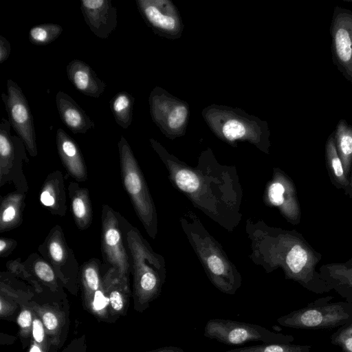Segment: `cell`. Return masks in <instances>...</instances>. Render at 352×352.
Wrapping results in <instances>:
<instances>
[{
  "instance_id": "9",
  "label": "cell",
  "mask_w": 352,
  "mask_h": 352,
  "mask_svg": "<svg viewBox=\"0 0 352 352\" xmlns=\"http://www.w3.org/2000/svg\"><path fill=\"white\" fill-rule=\"evenodd\" d=\"M38 251L52 267L63 287L76 295L80 285V267L60 226L50 230Z\"/></svg>"
},
{
  "instance_id": "14",
  "label": "cell",
  "mask_w": 352,
  "mask_h": 352,
  "mask_svg": "<svg viewBox=\"0 0 352 352\" xmlns=\"http://www.w3.org/2000/svg\"><path fill=\"white\" fill-rule=\"evenodd\" d=\"M102 263L96 258L85 261L80 266V285L84 308L98 320L111 322L109 313V301L106 296Z\"/></svg>"
},
{
  "instance_id": "8",
  "label": "cell",
  "mask_w": 352,
  "mask_h": 352,
  "mask_svg": "<svg viewBox=\"0 0 352 352\" xmlns=\"http://www.w3.org/2000/svg\"><path fill=\"white\" fill-rule=\"evenodd\" d=\"M204 336L228 345H241L250 342L289 343L294 338L276 333L255 324L230 319H210L206 324Z\"/></svg>"
},
{
  "instance_id": "7",
  "label": "cell",
  "mask_w": 352,
  "mask_h": 352,
  "mask_svg": "<svg viewBox=\"0 0 352 352\" xmlns=\"http://www.w3.org/2000/svg\"><path fill=\"white\" fill-rule=\"evenodd\" d=\"M101 252L107 267L113 268L122 282L129 286L130 259L122 226V215L107 204L101 211Z\"/></svg>"
},
{
  "instance_id": "34",
  "label": "cell",
  "mask_w": 352,
  "mask_h": 352,
  "mask_svg": "<svg viewBox=\"0 0 352 352\" xmlns=\"http://www.w3.org/2000/svg\"><path fill=\"white\" fill-rule=\"evenodd\" d=\"M20 305L12 298L0 293V318L14 320L20 311Z\"/></svg>"
},
{
  "instance_id": "36",
  "label": "cell",
  "mask_w": 352,
  "mask_h": 352,
  "mask_svg": "<svg viewBox=\"0 0 352 352\" xmlns=\"http://www.w3.org/2000/svg\"><path fill=\"white\" fill-rule=\"evenodd\" d=\"M331 342L341 348V352H352V331L343 326L333 334Z\"/></svg>"
},
{
  "instance_id": "6",
  "label": "cell",
  "mask_w": 352,
  "mask_h": 352,
  "mask_svg": "<svg viewBox=\"0 0 352 352\" xmlns=\"http://www.w3.org/2000/svg\"><path fill=\"white\" fill-rule=\"evenodd\" d=\"M279 324L301 329H331L352 322V302L329 303L318 299L277 319Z\"/></svg>"
},
{
  "instance_id": "42",
  "label": "cell",
  "mask_w": 352,
  "mask_h": 352,
  "mask_svg": "<svg viewBox=\"0 0 352 352\" xmlns=\"http://www.w3.org/2000/svg\"><path fill=\"white\" fill-rule=\"evenodd\" d=\"M349 182H350L349 188L348 192L346 194V195H347L349 197L352 199V170L351 173L350 177H349Z\"/></svg>"
},
{
  "instance_id": "19",
  "label": "cell",
  "mask_w": 352,
  "mask_h": 352,
  "mask_svg": "<svg viewBox=\"0 0 352 352\" xmlns=\"http://www.w3.org/2000/svg\"><path fill=\"white\" fill-rule=\"evenodd\" d=\"M103 285L109 301V313L111 322L126 314L129 299L132 294L130 287H126L120 279L116 272L107 267L102 275Z\"/></svg>"
},
{
  "instance_id": "30",
  "label": "cell",
  "mask_w": 352,
  "mask_h": 352,
  "mask_svg": "<svg viewBox=\"0 0 352 352\" xmlns=\"http://www.w3.org/2000/svg\"><path fill=\"white\" fill-rule=\"evenodd\" d=\"M58 349L47 336L41 320L34 312L31 340L27 352H57Z\"/></svg>"
},
{
  "instance_id": "12",
  "label": "cell",
  "mask_w": 352,
  "mask_h": 352,
  "mask_svg": "<svg viewBox=\"0 0 352 352\" xmlns=\"http://www.w3.org/2000/svg\"><path fill=\"white\" fill-rule=\"evenodd\" d=\"M329 32L332 61L352 87V10L336 6Z\"/></svg>"
},
{
  "instance_id": "43",
  "label": "cell",
  "mask_w": 352,
  "mask_h": 352,
  "mask_svg": "<svg viewBox=\"0 0 352 352\" xmlns=\"http://www.w3.org/2000/svg\"><path fill=\"white\" fill-rule=\"evenodd\" d=\"M344 326H346L348 329H349L352 331V322L347 325H344Z\"/></svg>"
},
{
  "instance_id": "4",
  "label": "cell",
  "mask_w": 352,
  "mask_h": 352,
  "mask_svg": "<svg viewBox=\"0 0 352 352\" xmlns=\"http://www.w3.org/2000/svg\"><path fill=\"white\" fill-rule=\"evenodd\" d=\"M179 221L211 283L223 294H236L241 285V275L221 245L192 210L182 212Z\"/></svg>"
},
{
  "instance_id": "29",
  "label": "cell",
  "mask_w": 352,
  "mask_h": 352,
  "mask_svg": "<svg viewBox=\"0 0 352 352\" xmlns=\"http://www.w3.org/2000/svg\"><path fill=\"white\" fill-rule=\"evenodd\" d=\"M134 98L126 91H120L110 101V108L116 123L127 129L132 122Z\"/></svg>"
},
{
  "instance_id": "11",
  "label": "cell",
  "mask_w": 352,
  "mask_h": 352,
  "mask_svg": "<svg viewBox=\"0 0 352 352\" xmlns=\"http://www.w3.org/2000/svg\"><path fill=\"white\" fill-rule=\"evenodd\" d=\"M11 126L32 157L38 154L33 116L21 88L12 79L7 80V94H1Z\"/></svg>"
},
{
  "instance_id": "28",
  "label": "cell",
  "mask_w": 352,
  "mask_h": 352,
  "mask_svg": "<svg viewBox=\"0 0 352 352\" xmlns=\"http://www.w3.org/2000/svg\"><path fill=\"white\" fill-rule=\"evenodd\" d=\"M136 3L142 15L153 28L165 31H170L175 28V19L162 10L160 2L137 0Z\"/></svg>"
},
{
  "instance_id": "38",
  "label": "cell",
  "mask_w": 352,
  "mask_h": 352,
  "mask_svg": "<svg viewBox=\"0 0 352 352\" xmlns=\"http://www.w3.org/2000/svg\"><path fill=\"white\" fill-rule=\"evenodd\" d=\"M86 337L82 335L72 340L61 352H87Z\"/></svg>"
},
{
  "instance_id": "41",
  "label": "cell",
  "mask_w": 352,
  "mask_h": 352,
  "mask_svg": "<svg viewBox=\"0 0 352 352\" xmlns=\"http://www.w3.org/2000/svg\"><path fill=\"white\" fill-rule=\"evenodd\" d=\"M146 352H186L182 348L175 346H167Z\"/></svg>"
},
{
  "instance_id": "35",
  "label": "cell",
  "mask_w": 352,
  "mask_h": 352,
  "mask_svg": "<svg viewBox=\"0 0 352 352\" xmlns=\"http://www.w3.org/2000/svg\"><path fill=\"white\" fill-rule=\"evenodd\" d=\"M246 133L244 124L237 120H228L222 128L223 137L229 142L243 138L246 135Z\"/></svg>"
},
{
  "instance_id": "25",
  "label": "cell",
  "mask_w": 352,
  "mask_h": 352,
  "mask_svg": "<svg viewBox=\"0 0 352 352\" xmlns=\"http://www.w3.org/2000/svg\"><path fill=\"white\" fill-rule=\"evenodd\" d=\"M25 193L16 190L1 197L0 206V232L19 226L23 222Z\"/></svg>"
},
{
  "instance_id": "27",
  "label": "cell",
  "mask_w": 352,
  "mask_h": 352,
  "mask_svg": "<svg viewBox=\"0 0 352 352\" xmlns=\"http://www.w3.org/2000/svg\"><path fill=\"white\" fill-rule=\"evenodd\" d=\"M333 133L338 153L349 179L352 170V124L344 119H340Z\"/></svg>"
},
{
  "instance_id": "31",
  "label": "cell",
  "mask_w": 352,
  "mask_h": 352,
  "mask_svg": "<svg viewBox=\"0 0 352 352\" xmlns=\"http://www.w3.org/2000/svg\"><path fill=\"white\" fill-rule=\"evenodd\" d=\"M63 27L56 23H43L30 28V41L36 45H47L54 41L63 32Z\"/></svg>"
},
{
  "instance_id": "13",
  "label": "cell",
  "mask_w": 352,
  "mask_h": 352,
  "mask_svg": "<svg viewBox=\"0 0 352 352\" xmlns=\"http://www.w3.org/2000/svg\"><path fill=\"white\" fill-rule=\"evenodd\" d=\"M263 201L269 207L278 209L287 222L298 225L301 210L293 180L279 168H274L272 177L265 185Z\"/></svg>"
},
{
  "instance_id": "15",
  "label": "cell",
  "mask_w": 352,
  "mask_h": 352,
  "mask_svg": "<svg viewBox=\"0 0 352 352\" xmlns=\"http://www.w3.org/2000/svg\"><path fill=\"white\" fill-rule=\"evenodd\" d=\"M29 307L39 317L47 336L60 349L67 336L69 329V305L67 298L61 302H39L31 300Z\"/></svg>"
},
{
  "instance_id": "21",
  "label": "cell",
  "mask_w": 352,
  "mask_h": 352,
  "mask_svg": "<svg viewBox=\"0 0 352 352\" xmlns=\"http://www.w3.org/2000/svg\"><path fill=\"white\" fill-rule=\"evenodd\" d=\"M40 202L51 214L64 217L67 212V196L64 177L60 170L47 175L40 191Z\"/></svg>"
},
{
  "instance_id": "20",
  "label": "cell",
  "mask_w": 352,
  "mask_h": 352,
  "mask_svg": "<svg viewBox=\"0 0 352 352\" xmlns=\"http://www.w3.org/2000/svg\"><path fill=\"white\" fill-rule=\"evenodd\" d=\"M56 105L63 124L74 133H85L94 128L95 124L76 101L64 91L55 97Z\"/></svg>"
},
{
  "instance_id": "5",
  "label": "cell",
  "mask_w": 352,
  "mask_h": 352,
  "mask_svg": "<svg viewBox=\"0 0 352 352\" xmlns=\"http://www.w3.org/2000/svg\"><path fill=\"white\" fill-rule=\"evenodd\" d=\"M118 148L124 189L146 233L151 239H155L158 232L157 214L144 174L124 136H121Z\"/></svg>"
},
{
  "instance_id": "10",
  "label": "cell",
  "mask_w": 352,
  "mask_h": 352,
  "mask_svg": "<svg viewBox=\"0 0 352 352\" xmlns=\"http://www.w3.org/2000/svg\"><path fill=\"white\" fill-rule=\"evenodd\" d=\"M9 120L0 123V186L12 184L17 190L27 192L28 181L23 172L24 163L29 162L26 147L22 140L11 135Z\"/></svg>"
},
{
  "instance_id": "1",
  "label": "cell",
  "mask_w": 352,
  "mask_h": 352,
  "mask_svg": "<svg viewBox=\"0 0 352 352\" xmlns=\"http://www.w3.org/2000/svg\"><path fill=\"white\" fill-rule=\"evenodd\" d=\"M151 144L168 172L173 186L185 195L193 206L229 232L242 219L243 190L234 166L219 164L210 151H204L195 167L170 154L160 143Z\"/></svg>"
},
{
  "instance_id": "22",
  "label": "cell",
  "mask_w": 352,
  "mask_h": 352,
  "mask_svg": "<svg viewBox=\"0 0 352 352\" xmlns=\"http://www.w3.org/2000/svg\"><path fill=\"white\" fill-rule=\"evenodd\" d=\"M319 273L331 289L352 302V256L346 261L322 265Z\"/></svg>"
},
{
  "instance_id": "40",
  "label": "cell",
  "mask_w": 352,
  "mask_h": 352,
  "mask_svg": "<svg viewBox=\"0 0 352 352\" xmlns=\"http://www.w3.org/2000/svg\"><path fill=\"white\" fill-rule=\"evenodd\" d=\"M11 53L10 42L2 35L0 36V63H3L9 58Z\"/></svg>"
},
{
  "instance_id": "33",
  "label": "cell",
  "mask_w": 352,
  "mask_h": 352,
  "mask_svg": "<svg viewBox=\"0 0 352 352\" xmlns=\"http://www.w3.org/2000/svg\"><path fill=\"white\" fill-rule=\"evenodd\" d=\"M21 309L16 322L19 327L18 336L24 349L29 346L32 336L34 311L29 307L28 303L20 305Z\"/></svg>"
},
{
  "instance_id": "16",
  "label": "cell",
  "mask_w": 352,
  "mask_h": 352,
  "mask_svg": "<svg viewBox=\"0 0 352 352\" xmlns=\"http://www.w3.org/2000/svg\"><path fill=\"white\" fill-rule=\"evenodd\" d=\"M80 10L91 31L107 38L117 27V10L109 0H82Z\"/></svg>"
},
{
  "instance_id": "32",
  "label": "cell",
  "mask_w": 352,
  "mask_h": 352,
  "mask_svg": "<svg viewBox=\"0 0 352 352\" xmlns=\"http://www.w3.org/2000/svg\"><path fill=\"white\" fill-rule=\"evenodd\" d=\"M225 352H312L310 346L289 343H267L239 347Z\"/></svg>"
},
{
  "instance_id": "37",
  "label": "cell",
  "mask_w": 352,
  "mask_h": 352,
  "mask_svg": "<svg viewBox=\"0 0 352 352\" xmlns=\"http://www.w3.org/2000/svg\"><path fill=\"white\" fill-rule=\"evenodd\" d=\"M188 114V110L184 105L175 107L167 117V124L170 129H177L184 123Z\"/></svg>"
},
{
  "instance_id": "3",
  "label": "cell",
  "mask_w": 352,
  "mask_h": 352,
  "mask_svg": "<svg viewBox=\"0 0 352 352\" xmlns=\"http://www.w3.org/2000/svg\"><path fill=\"white\" fill-rule=\"evenodd\" d=\"M122 226L133 276V307L142 313L162 292L166 278L165 260L122 216Z\"/></svg>"
},
{
  "instance_id": "18",
  "label": "cell",
  "mask_w": 352,
  "mask_h": 352,
  "mask_svg": "<svg viewBox=\"0 0 352 352\" xmlns=\"http://www.w3.org/2000/svg\"><path fill=\"white\" fill-rule=\"evenodd\" d=\"M69 80L81 94L98 98L104 91L107 85L85 62L74 59L66 67Z\"/></svg>"
},
{
  "instance_id": "24",
  "label": "cell",
  "mask_w": 352,
  "mask_h": 352,
  "mask_svg": "<svg viewBox=\"0 0 352 352\" xmlns=\"http://www.w3.org/2000/svg\"><path fill=\"white\" fill-rule=\"evenodd\" d=\"M22 263L53 294L61 298L67 297L63 289L64 287L54 269L40 254L33 253Z\"/></svg>"
},
{
  "instance_id": "23",
  "label": "cell",
  "mask_w": 352,
  "mask_h": 352,
  "mask_svg": "<svg viewBox=\"0 0 352 352\" xmlns=\"http://www.w3.org/2000/svg\"><path fill=\"white\" fill-rule=\"evenodd\" d=\"M70 208L74 222L80 230L87 229L92 223L93 208L89 190L78 182H70L67 187Z\"/></svg>"
},
{
  "instance_id": "26",
  "label": "cell",
  "mask_w": 352,
  "mask_h": 352,
  "mask_svg": "<svg viewBox=\"0 0 352 352\" xmlns=\"http://www.w3.org/2000/svg\"><path fill=\"white\" fill-rule=\"evenodd\" d=\"M324 157L331 182L338 189L343 190L346 195L349 188L350 182L344 172L342 162L338 153L333 132L329 135L326 141Z\"/></svg>"
},
{
  "instance_id": "17",
  "label": "cell",
  "mask_w": 352,
  "mask_h": 352,
  "mask_svg": "<svg viewBox=\"0 0 352 352\" xmlns=\"http://www.w3.org/2000/svg\"><path fill=\"white\" fill-rule=\"evenodd\" d=\"M56 144L59 157L68 174L77 182L87 179V170L83 155L76 142L63 129L56 133Z\"/></svg>"
},
{
  "instance_id": "2",
  "label": "cell",
  "mask_w": 352,
  "mask_h": 352,
  "mask_svg": "<svg viewBox=\"0 0 352 352\" xmlns=\"http://www.w3.org/2000/svg\"><path fill=\"white\" fill-rule=\"evenodd\" d=\"M245 233L251 250L249 258L267 273L281 268L286 279L296 281L307 289L317 294L331 290L316 271L321 254L302 234L251 218L246 220Z\"/></svg>"
},
{
  "instance_id": "39",
  "label": "cell",
  "mask_w": 352,
  "mask_h": 352,
  "mask_svg": "<svg viewBox=\"0 0 352 352\" xmlns=\"http://www.w3.org/2000/svg\"><path fill=\"white\" fill-rule=\"evenodd\" d=\"M17 247V242L13 239L0 238V256L8 257Z\"/></svg>"
}]
</instances>
